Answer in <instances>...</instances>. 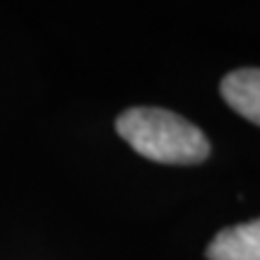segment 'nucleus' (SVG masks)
<instances>
[{"label": "nucleus", "instance_id": "3", "mask_svg": "<svg viewBox=\"0 0 260 260\" xmlns=\"http://www.w3.org/2000/svg\"><path fill=\"white\" fill-rule=\"evenodd\" d=\"M207 260H260V219L222 229L207 246Z\"/></svg>", "mask_w": 260, "mask_h": 260}, {"label": "nucleus", "instance_id": "1", "mask_svg": "<svg viewBox=\"0 0 260 260\" xmlns=\"http://www.w3.org/2000/svg\"><path fill=\"white\" fill-rule=\"evenodd\" d=\"M116 130L138 154L157 164H200L210 157L203 130L167 109H128L116 118Z\"/></svg>", "mask_w": 260, "mask_h": 260}, {"label": "nucleus", "instance_id": "2", "mask_svg": "<svg viewBox=\"0 0 260 260\" xmlns=\"http://www.w3.org/2000/svg\"><path fill=\"white\" fill-rule=\"evenodd\" d=\"M222 99L246 121L260 125V68H239L219 84Z\"/></svg>", "mask_w": 260, "mask_h": 260}]
</instances>
